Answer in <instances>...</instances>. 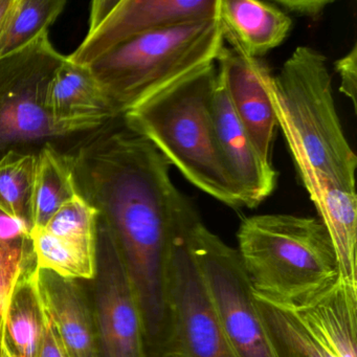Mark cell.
Instances as JSON below:
<instances>
[{
    "mask_svg": "<svg viewBox=\"0 0 357 357\" xmlns=\"http://www.w3.org/2000/svg\"><path fill=\"white\" fill-rule=\"evenodd\" d=\"M31 241L35 263L39 268L68 279L91 281L95 278L97 248L93 250L60 239L43 227H33Z\"/></svg>",
    "mask_w": 357,
    "mask_h": 357,
    "instance_id": "cell-22",
    "label": "cell"
},
{
    "mask_svg": "<svg viewBox=\"0 0 357 357\" xmlns=\"http://www.w3.org/2000/svg\"><path fill=\"white\" fill-rule=\"evenodd\" d=\"M98 222L99 211L78 194L62 204L43 229L60 239L96 250Z\"/></svg>",
    "mask_w": 357,
    "mask_h": 357,
    "instance_id": "cell-24",
    "label": "cell"
},
{
    "mask_svg": "<svg viewBox=\"0 0 357 357\" xmlns=\"http://www.w3.org/2000/svg\"><path fill=\"white\" fill-rule=\"evenodd\" d=\"M170 357H175V356H170Z\"/></svg>",
    "mask_w": 357,
    "mask_h": 357,
    "instance_id": "cell-32",
    "label": "cell"
},
{
    "mask_svg": "<svg viewBox=\"0 0 357 357\" xmlns=\"http://www.w3.org/2000/svg\"><path fill=\"white\" fill-rule=\"evenodd\" d=\"M74 158L81 195L118 244L143 314L148 357L173 349L171 271L189 198L149 141L122 126L102 131Z\"/></svg>",
    "mask_w": 357,
    "mask_h": 357,
    "instance_id": "cell-1",
    "label": "cell"
},
{
    "mask_svg": "<svg viewBox=\"0 0 357 357\" xmlns=\"http://www.w3.org/2000/svg\"><path fill=\"white\" fill-rule=\"evenodd\" d=\"M265 87L310 199L327 185L356 191L357 158L336 112L325 56L296 47Z\"/></svg>",
    "mask_w": 357,
    "mask_h": 357,
    "instance_id": "cell-2",
    "label": "cell"
},
{
    "mask_svg": "<svg viewBox=\"0 0 357 357\" xmlns=\"http://www.w3.org/2000/svg\"><path fill=\"white\" fill-rule=\"evenodd\" d=\"M213 116L221 154L240 188L244 206L256 208L275 190L277 172L273 165L267 164L259 155L250 135L234 112L218 73L213 96Z\"/></svg>",
    "mask_w": 357,
    "mask_h": 357,
    "instance_id": "cell-13",
    "label": "cell"
},
{
    "mask_svg": "<svg viewBox=\"0 0 357 357\" xmlns=\"http://www.w3.org/2000/svg\"><path fill=\"white\" fill-rule=\"evenodd\" d=\"M336 73L340 75V93H344L348 99L351 100L353 108L356 110V91H357V47L353 45L352 50L344 57L340 58L334 63Z\"/></svg>",
    "mask_w": 357,
    "mask_h": 357,
    "instance_id": "cell-26",
    "label": "cell"
},
{
    "mask_svg": "<svg viewBox=\"0 0 357 357\" xmlns=\"http://www.w3.org/2000/svg\"><path fill=\"white\" fill-rule=\"evenodd\" d=\"M45 109L59 137L99 129L119 118L91 66L73 63L68 56L50 80Z\"/></svg>",
    "mask_w": 357,
    "mask_h": 357,
    "instance_id": "cell-12",
    "label": "cell"
},
{
    "mask_svg": "<svg viewBox=\"0 0 357 357\" xmlns=\"http://www.w3.org/2000/svg\"><path fill=\"white\" fill-rule=\"evenodd\" d=\"M219 0H95L86 36L68 59L91 66L131 39L218 15Z\"/></svg>",
    "mask_w": 357,
    "mask_h": 357,
    "instance_id": "cell-9",
    "label": "cell"
},
{
    "mask_svg": "<svg viewBox=\"0 0 357 357\" xmlns=\"http://www.w3.org/2000/svg\"><path fill=\"white\" fill-rule=\"evenodd\" d=\"M216 66L236 116L259 155L273 165V146L279 126L265 87L271 76L268 68L261 60L248 57L227 45L221 50Z\"/></svg>",
    "mask_w": 357,
    "mask_h": 357,
    "instance_id": "cell-11",
    "label": "cell"
},
{
    "mask_svg": "<svg viewBox=\"0 0 357 357\" xmlns=\"http://www.w3.org/2000/svg\"><path fill=\"white\" fill-rule=\"evenodd\" d=\"M188 244L221 328L238 357H273L254 288L236 248L204 225L194 208Z\"/></svg>",
    "mask_w": 357,
    "mask_h": 357,
    "instance_id": "cell-6",
    "label": "cell"
},
{
    "mask_svg": "<svg viewBox=\"0 0 357 357\" xmlns=\"http://www.w3.org/2000/svg\"><path fill=\"white\" fill-rule=\"evenodd\" d=\"M10 0H0V24L3 22L5 18L6 13H7L8 8H9Z\"/></svg>",
    "mask_w": 357,
    "mask_h": 357,
    "instance_id": "cell-30",
    "label": "cell"
},
{
    "mask_svg": "<svg viewBox=\"0 0 357 357\" xmlns=\"http://www.w3.org/2000/svg\"><path fill=\"white\" fill-rule=\"evenodd\" d=\"M190 202L173 254L171 305L175 357H238L219 324L188 244Z\"/></svg>",
    "mask_w": 357,
    "mask_h": 357,
    "instance_id": "cell-10",
    "label": "cell"
},
{
    "mask_svg": "<svg viewBox=\"0 0 357 357\" xmlns=\"http://www.w3.org/2000/svg\"><path fill=\"white\" fill-rule=\"evenodd\" d=\"M31 227L22 219L0 211V243L7 245L31 241Z\"/></svg>",
    "mask_w": 357,
    "mask_h": 357,
    "instance_id": "cell-27",
    "label": "cell"
},
{
    "mask_svg": "<svg viewBox=\"0 0 357 357\" xmlns=\"http://www.w3.org/2000/svg\"><path fill=\"white\" fill-rule=\"evenodd\" d=\"M277 7L284 12H290L304 17L317 18L325 11L333 0H275Z\"/></svg>",
    "mask_w": 357,
    "mask_h": 357,
    "instance_id": "cell-28",
    "label": "cell"
},
{
    "mask_svg": "<svg viewBox=\"0 0 357 357\" xmlns=\"http://www.w3.org/2000/svg\"><path fill=\"white\" fill-rule=\"evenodd\" d=\"M3 357H14L13 354L8 350L5 344H3Z\"/></svg>",
    "mask_w": 357,
    "mask_h": 357,
    "instance_id": "cell-31",
    "label": "cell"
},
{
    "mask_svg": "<svg viewBox=\"0 0 357 357\" xmlns=\"http://www.w3.org/2000/svg\"><path fill=\"white\" fill-rule=\"evenodd\" d=\"M35 168L36 154L11 150L0 158V211L30 227Z\"/></svg>",
    "mask_w": 357,
    "mask_h": 357,
    "instance_id": "cell-23",
    "label": "cell"
},
{
    "mask_svg": "<svg viewBox=\"0 0 357 357\" xmlns=\"http://www.w3.org/2000/svg\"><path fill=\"white\" fill-rule=\"evenodd\" d=\"M294 310L336 357H356L357 287L340 278Z\"/></svg>",
    "mask_w": 357,
    "mask_h": 357,
    "instance_id": "cell-16",
    "label": "cell"
},
{
    "mask_svg": "<svg viewBox=\"0 0 357 357\" xmlns=\"http://www.w3.org/2000/svg\"><path fill=\"white\" fill-rule=\"evenodd\" d=\"M216 81V63L204 66L131 108L123 123L149 141L192 185L231 208H243V196L217 141Z\"/></svg>",
    "mask_w": 357,
    "mask_h": 357,
    "instance_id": "cell-3",
    "label": "cell"
},
{
    "mask_svg": "<svg viewBox=\"0 0 357 357\" xmlns=\"http://www.w3.org/2000/svg\"><path fill=\"white\" fill-rule=\"evenodd\" d=\"M49 31L0 60V149L59 137L45 109L47 86L66 59Z\"/></svg>",
    "mask_w": 357,
    "mask_h": 357,
    "instance_id": "cell-7",
    "label": "cell"
},
{
    "mask_svg": "<svg viewBox=\"0 0 357 357\" xmlns=\"http://www.w3.org/2000/svg\"><path fill=\"white\" fill-rule=\"evenodd\" d=\"M35 263L32 241L22 244L0 243V357H3V328L8 302L26 267Z\"/></svg>",
    "mask_w": 357,
    "mask_h": 357,
    "instance_id": "cell-25",
    "label": "cell"
},
{
    "mask_svg": "<svg viewBox=\"0 0 357 357\" xmlns=\"http://www.w3.org/2000/svg\"><path fill=\"white\" fill-rule=\"evenodd\" d=\"M225 45L222 24L217 15L131 39L91 68L122 118L165 87L216 63Z\"/></svg>",
    "mask_w": 357,
    "mask_h": 357,
    "instance_id": "cell-5",
    "label": "cell"
},
{
    "mask_svg": "<svg viewBox=\"0 0 357 357\" xmlns=\"http://www.w3.org/2000/svg\"><path fill=\"white\" fill-rule=\"evenodd\" d=\"M66 6V0H10L0 24V60L49 31Z\"/></svg>",
    "mask_w": 357,
    "mask_h": 357,
    "instance_id": "cell-21",
    "label": "cell"
},
{
    "mask_svg": "<svg viewBox=\"0 0 357 357\" xmlns=\"http://www.w3.org/2000/svg\"><path fill=\"white\" fill-rule=\"evenodd\" d=\"M237 252L257 296L296 309L340 279L335 248L314 217H248L237 233Z\"/></svg>",
    "mask_w": 357,
    "mask_h": 357,
    "instance_id": "cell-4",
    "label": "cell"
},
{
    "mask_svg": "<svg viewBox=\"0 0 357 357\" xmlns=\"http://www.w3.org/2000/svg\"><path fill=\"white\" fill-rule=\"evenodd\" d=\"M218 17L229 47L255 59L282 45L292 26L286 12L258 0H219Z\"/></svg>",
    "mask_w": 357,
    "mask_h": 357,
    "instance_id": "cell-15",
    "label": "cell"
},
{
    "mask_svg": "<svg viewBox=\"0 0 357 357\" xmlns=\"http://www.w3.org/2000/svg\"><path fill=\"white\" fill-rule=\"evenodd\" d=\"M255 296L273 357H336L296 310Z\"/></svg>",
    "mask_w": 357,
    "mask_h": 357,
    "instance_id": "cell-20",
    "label": "cell"
},
{
    "mask_svg": "<svg viewBox=\"0 0 357 357\" xmlns=\"http://www.w3.org/2000/svg\"><path fill=\"white\" fill-rule=\"evenodd\" d=\"M78 194L74 158L47 144L36 154L31 196L32 229L45 227L60 206Z\"/></svg>",
    "mask_w": 357,
    "mask_h": 357,
    "instance_id": "cell-19",
    "label": "cell"
},
{
    "mask_svg": "<svg viewBox=\"0 0 357 357\" xmlns=\"http://www.w3.org/2000/svg\"><path fill=\"white\" fill-rule=\"evenodd\" d=\"M47 323L36 263H33L20 275L8 302L3 344L14 357H39Z\"/></svg>",
    "mask_w": 357,
    "mask_h": 357,
    "instance_id": "cell-17",
    "label": "cell"
},
{
    "mask_svg": "<svg viewBox=\"0 0 357 357\" xmlns=\"http://www.w3.org/2000/svg\"><path fill=\"white\" fill-rule=\"evenodd\" d=\"M91 282L98 357H148L139 300L118 244L98 222L97 273Z\"/></svg>",
    "mask_w": 357,
    "mask_h": 357,
    "instance_id": "cell-8",
    "label": "cell"
},
{
    "mask_svg": "<svg viewBox=\"0 0 357 357\" xmlns=\"http://www.w3.org/2000/svg\"><path fill=\"white\" fill-rule=\"evenodd\" d=\"M335 248L342 281L357 287L356 191L328 185L311 199Z\"/></svg>",
    "mask_w": 357,
    "mask_h": 357,
    "instance_id": "cell-18",
    "label": "cell"
},
{
    "mask_svg": "<svg viewBox=\"0 0 357 357\" xmlns=\"http://www.w3.org/2000/svg\"><path fill=\"white\" fill-rule=\"evenodd\" d=\"M39 357H74L49 315Z\"/></svg>",
    "mask_w": 357,
    "mask_h": 357,
    "instance_id": "cell-29",
    "label": "cell"
},
{
    "mask_svg": "<svg viewBox=\"0 0 357 357\" xmlns=\"http://www.w3.org/2000/svg\"><path fill=\"white\" fill-rule=\"evenodd\" d=\"M45 311L74 357H98L91 294L82 280L60 277L36 266Z\"/></svg>",
    "mask_w": 357,
    "mask_h": 357,
    "instance_id": "cell-14",
    "label": "cell"
}]
</instances>
